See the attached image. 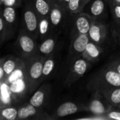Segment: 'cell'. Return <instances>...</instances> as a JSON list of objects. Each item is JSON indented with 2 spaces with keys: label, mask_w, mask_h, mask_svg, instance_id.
I'll return each mask as SVG.
<instances>
[{
  "label": "cell",
  "mask_w": 120,
  "mask_h": 120,
  "mask_svg": "<svg viewBox=\"0 0 120 120\" xmlns=\"http://www.w3.org/2000/svg\"><path fill=\"white\" fill-rule=\"evenodd\" d=\"M108 1H109L111 4H113V5H114L115 4V0H108Z\"/></svg>",
  "instance_id": "obj_32"
},
{
  "label": "cell",
  "mask_w": 120,
  "mask_h": 120,
  "mask_svg": "<svg viewBox=\"0 0 120 120\" xmlns=\"http://www.w3.org/2000/svg\"><path fill=\"white\" fill-rule=\"evenodd\" d=\"M69 1H70V0H63L62 1V7L67 8V6H68Z\"/></svg>",
  "instance_id": "obj_31"
},
{
  "label": "cell",
  "mask_w": 120,
  "mask_h": 120,
  "mask_svg": "<svg viewBox=\"0 0 120 120\" xmlns=\"http://www.w3.org/2000/svg\"><path fill=\"white\" fill-rule=\"evenodd\" d=\"M18 45L20 47V49L22 52V53L29 56L32 54L35 49L36 45L34 40L27 34H20L18 38Z\"/></svg>",
  "instance_id": "obj_10"
},
{
  "label": "cell",
  "mask_w": 120,
  "mask_h": 120,
  "mask_svg": "<svg viewBox=\"0 0 120 120\" xmlns=\"http://www.w3.org/2000/svg\"></svg>",
  "instance_id": "obj_36"
},
{
  "label": "cell",
  "mask_w": 120,
  "mask_h": 120,
  "mask_svg": "<svg viewBox=\"0 0 120 120\" xmlns=\"http://www.w3.org/2000/svg\"><path fill=\"white\" fill-rule=\"evenodd\" d=\"M105 4L103 0H94L89 7V15L92 18L100 17L104 13Z\"/></svg>",
  "instance_id": "obj_15"
},
{
  "label": "cell",
  "mask_w": 120,
  "mask_h": 120,
  "mask_svg": "<svg viewBox=\"0 0 120 120\" xmlns=\"http://www.w3.org/2000/svg\"></svg>",
  "instance_id": "obj_37"
},
{
  "label": "cell",
  "mask_w": 120,
  "mask_h": 120,
  "mask_svg": "<svg viewBox=\"0 0 120 120\" xmlns=\"http://www.w3.org/2000/svg\"><path fill=\"white\" fill-rule=\"evenodd\" d=\"M2 17L8 25L13 24L15 21V8L13 6H5L3 10Z\"/></svg>",
  "instance_id": "obj_19"
},
{
  "label": "cell",
  "mask_w": 120,
  "mask_h": 120,
  "mask_svg": "<svg viewBox=\"0 0 120 120\" xmlns=\"http://www.w3.org/2000/svg\"><path fill=\"white\" fill-rule=\"evenodd\" d=\"M115 4H120V0H115Z\"/></svg>",
  "instance_id": "obj_34"
},
{
  "label": "cell",
  "mask_w": 120,
  "mask_h": 120,
  "mask_svg": "<svg viewBox=\"0 0 120 120\" xmlns=\"http://www.w3.org/2000/svg\"><path fill=\"white\" fill-rule=\"evenodd\" d=\"M37 13L36 11H34L30 7H27L23 15V20L25 28L27 32L30 33L36 34L37 32H39V22L37 18Z\"/></svg>",
  "instance_id": "obj_3"
},
{
  "label": "cell",
  "mask_w": 120,
  "mask_h": 120,
  "mask_svg": "<svg viewBox=\"0 0 120 120\" xmlns=\"http://www.w3.org/2000/svg\"><path fill=\"white\" fill-rule=\"evenodd\" d=\"M52 6L49 0H35L34 1L35 11L41 18L47 17L50 14Z\"/></svg>",
  "instance_id": "obj_13"
},
{
  "label": "cell",
  "mask_w": 120,
  "mask_h": 120,
  "mask_svg": "<svg viewBox=\"0 0 120 120\" xmlns=\"http://www.w3.org/2000/svg\"><path fill=\"white\" fill-rule=\"evenodd\" d=\"M106 34L107 30L105 25L98 20H96V19H93L88 34L90 39L97 44H101L104 41Z\"/></svg>",
  "instance_id": "obj_2"
},
{
  "label": "cell",
  "mask_w": 120,
  "mask_h": 120,
  "mask_svg": "<svg viewBox=\"0 0 120 120\" xmlns=\"http://www.w3.org/2000/svg\"><path fill=\"white\" fill-rule=\"evenodd\" d=\"M88 68L89 64L85 59L79 58L76 60L72 65L67 82H70V83L75 82L77 79L82 77L86 73Z\"/></svg>",
  "instance_id": "obj_4"
},
{
  "label": "cell",
  "mask_w": 120,
  "mask_h": 120,
  "mask_svg": "<svg viewBox=\"0 0 120 120\" xmlns=\"http://www.w3.org/2000/svg\"><path fill=\"white\" fill-rule=\"evenodd\" d=\"M94 18L86 13H81L76 18L75 27L79 34H89Z\"/></svg>",
  "instance_id": "obj_7"
},
{
  "label": "cell",
  "mask_w": 120,
  "mask_h": 120,
  "mask_svg": "<svg viewBox=\"0 0 120 120\" xmlns=\"http://www.w3.org/2000/svg\"><path fill=\"white\" fill-rule=\"evenodd\" d=\"M113 15L115 19L120 22V4H115L113 5Z\"/></svg>",
  "instance_id": "obj_25"
},
{
  "label": "cell",
  "mask_w": 120,
  "mask_h": 120,
  "mask_svg": "<svg viewBox=\"0 0 120 120\" xmlns=\"http://www.w3.org/2000/svg\"><path fill=\"white\" fill-rule=\"evenodd\" d=\"M46 94V91L45 89V87L41 88L39 90L37 91L31 97L30 100V103L35 108H40L44 103Z\"/></svg>",
  "instance_id": "obj_17"
},
{
  "label": "cell",
  "mask_w": 120,
  "mask_h": 120,
  "mask_svg": "<svg viewBox=\"0 0 120 120\" xmlns=\"http://www.w3.org/2000/svg\"><path fill=\"white\" fill-rule=\"evenodd\" d=\"M22 60L17 58H8L5 60L4 62L1 61V65L3 67L5 72V77L11 75L13 71H15L19 66Z\"/></svg>",
  "instance_id": "obj_16"
},
{
  "label": "cell",
  "mask_w": 120,
  "mask_h": 120,
  "mask_svg": "<svg viewBox=\"0 0 120 120\" xmlns=\"http://www.w3.org/2000/svg\"><path fill=\"white\" fill-rule=\"evenodd\" d=\"M106 115L110 119L120 120V112H118V111H110L108 112Z\"/></svg>",
  "instance_id": "obj_26"
},
{
  "label": "cell",
  "mask_w": 120,
  "mask_h": 120,
  "mask_svg": "<svg viewBox=\"0 0 120 120\" xmlns=\"http://www.w3.org/2000/svg\"><path fill=\"white\" fill-rule=\"evenodd\" d=\"M51 1V3L53 4H57L58 5H60L62 6V1L63 0H49Z\"/></svg>",
  "instance_id": "obj_30"
},
{
  "label": "cell",
  "mask_w": 120,
  "mask_h": 120,
  "mask_svg": "<svg viewBox=\"0 0 120 120\" xmlns=\"http://www.w3.org/2000/svg\"><path fill=\"white\" fill-rule=\"evenodd\" d=\"M101 49L98 46V44L94 41H89L86 46L85 51L82 53V56L86 60H94L98 59L101 56Z\"/></svg>",
  "instance_id": "obj_11"
},
{
  "label": "cell",
  "mask_w": 120,
  "mask_h": 120,
  "mask_svg": "<svg viewBox=\"0 0 120 120\" xmlns=\"http://www.w3.org/2000/svg\"><path fill=\"white\" fill-rule=\"evenodd\" d=\"M49 20L47 17H41L39 22V34L41 37L46 36L49 31Z\"/></svg>",
  "instance_id": "obj_23"
},
{
  "label": "cell",
  "mask_w": 120,
  "mask_h": 120,
  "mask_svg": "<svg viewBox=\"0 0 120 120\" xmlns=\"http://www.w3.org/2000/svg\"><path fill=\"white\" fill-rule=\"evenodd\" d=\"M37 114V110L34 106L29 103L23 107H21L18 110V119L25 120L29 118L30 117L34 116Z\"/></svg>",
  "instance_id": "obj_18"
},
{
  "label": "cell",
  "mask_w": 120,
  "mask_h": 120,
  "mask_svg": "<svg viewBox=\"0 0 120 120\" xmlns=\"http://www.w3.org/2000/svg\"><path fill=\"white\" fill-rule=\"evenodd\" d=\"M18 110L12 107H6L1 110V116L2 118L7 120H15L18 118Z\"/></svg>",
  "instance_id": "obj_21"
},
{
  "label": "cell",
  "mask_w": 120,
  "mask_h": 120,
  "mask_svg": "<svg viewBox=\"0 0 120 120\" xmlns=\"http://www.w3.org/2000/svg\"><path fill=\"white\" fill-rule=\"evenodd\" d=\"M56 41L52 38H49L44 40L39 46V51L41 53L47 55L52 53L54 49Z\"/></svg>",
  "instance_id": "obj_20"
},
{
  "label": "cell",
  "mask_w": 120,
  "mask_h": 120,
  "mask_svg": "<svg viewBox=\"0 0 120 120\" xmlns=\"http://www.w3.org/2000/svg\"><path fill=\"white\" fill-rule=\"evenodd\" d=\"M54 67H55V61L53 59L49 58L44 60V67H43V77H45L49 76L53 70Z\"/></svg>",
  "instance_id": "obj_24"
},
{
  "label": "cell",
  "mask_w": 120,
  "mask_h": 120,
  "mask_svg": "<svg viewBox=\"0 0 120 120\" xmlns=\"http://www.w3.org/2000/svg\"><path fill=\"white\" fill-rule=\"evenodd\" d=\"M78 106L72 102H66L61 104L57 109L56 115L59 117L73 115L78 111Z\"/></svg>",
  "instance_id": "obj_12"
},
{
  "label": "cell",
  "mask_w": 120,
  "mask_h": 120,
  "mask_svg": "<svg viewBox=\"0 0 120 120\" xmlns=\"http://www.w3.org/2000/svg\"><path fill=\"white\" fill-rule=\"evenodd\" d=\"M44 60L43 58H34L28 64L25 63L30 91L34 89L44 77L43 67Z\"/></svg>",
  "instance_id": "obj_1"
},
{
  "label": "cell",
  "mask_w": 120,
  "mask_h": 120,
  "mask_svg": "<svg viewBox=\"0 0 120 120\" xmlns=\"http://www.w3.org/2000/svg\"><path fill=\"white\" fill-rule=\"evenodd\" d=\"M110 103L107 101L105 103L101 97H96L92 99L89 104V110L97 115L107 114L110 111Z\"/></svg>",
  "instance_id": "obj_9"
},
{
  "label": "cell",
  "mask_w": 120,
  "mask_h": 120,
  "mask_svg": "<svg viewBox=\"0 0 120 120\" xmlns=\"http://www.w3.org/2000/svg\"><path fill=\"white\" fill-rule=\"evenodd\" d=\"M98 92L101 94L111 105L117 106L120 104V87L100 88Z\"/></svg>",
  "instance_id": "obj_6"
},
{
  "label": "cell",
  "mask_w": 120,
  "mask_h": 120,
  "mask_svg": "<svg viewBox=\"0 0 120 120\" xmlns=\"http://www.w3.org/2000/svg\"><path fill=\"white\" fill-rule=\"evenodd\" d=\"M63 7L57 4H53L49 14L50 22L53 26H58L63 18Z\"/></svg>",
  "instance_id": "obj_14"
},
{
  "label": "cell",
  "mask_w": 120,
  "mask_h": 120,
  "mask_svg": "<svg viewBox=\"0 0 120 120\" xmlns=\"http://www.w3.org/2000/svg\"><path fill=\"white\" fill-rule=\"evenodd\" d=\"M110 66L112 67V69L115 70L118 73L120 74V60H116L115 62H113Z\"/></svg>",
  "instance_id": "obj_28"
},
{
  "label": "cell",
  "mask_w": 120,
  "mask_h": 120,
  "mask_svg": "<svg viewBox=\"0 0 120 120\" xmlns=\"http://www.w3.org/2000/svg\"><path fill=\"white\" fill-rule=\"evenodd\" d=\"M91 1V0H83V1H84V4H87L89 1Z\"/></svg>",
  "instance_id": "obj_33"
},
{
  "label": "cell",
  "mask_w": 120,
  "mask_h": 120,
  "mask_svg": "<svg viewBox=\"0 0 120 120\" xmlns=\"http://www.w3.org/2000/svg\"><path fill=\"white\" fill-rule=\"evenodd\" d=\"M18 3V0H4L3 4L5 6H14L17 5Z\"/></svg>",
  "instance_id": "obj_27"
},
{
  "label": "cell",
  "mask_w": 120,
  "mask_h": 120,
  "mask_svg": "<svg viewBox=\"0 0 120 120\" xmlns=\"http://www.w3.org/2000/svg\"><path fill=\"white\" fill-rule=\"evenodd\" d=\"M5 77V72L4 70V68L1 65H0V80H3Z\"/></svg>",
  "instance_id": "obj_29"
},
{
  "label": "cell",
  "mask_w": 120,
  "mask_h": 120,
  "mask_svg": "<svg viewBox=\"0 0 120 120\" xmlns=\"http://www.w3.org/2000/svg\"><path fill=\"white\" fill-rule=\"evenodd\" d=\"M4 1V0H1V4H3Z\"/></svg>",
  "instance_id": "obj_35"
},
{
  "label": "cell",
  "mask_w": 120,
  "mask_h": 120,
  "mask_svg": "<svg viewBox=\"0 0 120 120\" xmlns=\"http://www.w3.org/2000/svg\"><path fill=\"white\" fill-rule=\"evenodd\" d=\"M103 81H100L103 84L100 88H108V87H120V74L115 70L110 69L106 70L101 75Z\"/></svg>",
  "instance_id": "obj_5"
},
{
  "label": "cell",
  "mask_w": 120,
  "mask_h": 120,
  "mask_svg": "<svg viewBox=\"0 0 120 120\" xmlns=\"http://www.w3.org/2000/svg\"><path fill=\"white\" fill-rule=\"evenodd\" d=\"M89 41L90 37L88 34L78 33L72 41L71 49L73 53L76 54H82Z\"/></svg>",
  "instance_id": "obj_8"
},
{
  "label": "cell",
  "mask_w": 120,
  "mask_h": 120,
  "mask_svg": "<svg viewBox=\"0 0 120 120\" xmlns=\"http://www.w3.org/2000/svg\"><path fill=\"white\" fill-rule=\"evenodd\" d=\"M84 5L85 4L83 0H70L67 6V9L72 14H75L80 12Z\"/></svg>",
  "instance_id": "obj_22"
}]
</instances>
